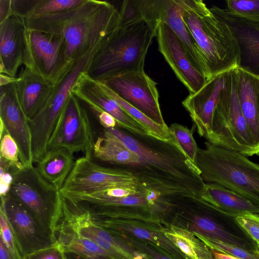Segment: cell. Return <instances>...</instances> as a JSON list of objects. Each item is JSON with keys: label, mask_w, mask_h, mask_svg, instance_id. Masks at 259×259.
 <instances>
[{"label": "cell", "mask_w": 259, "mask_h": 259, "mask_svg": "<svg viewBox=\"0 0 259 259\" xmlns=\"http://www.w3.org/2000/svg\"><path fill=\"white\" fill-rule=\"evenodd\" d=\"M105 129L139 156L138 163L123 167L135 175L144 189L155 192L170 203L184 197H201L205 183L171 134L170 140L164 141L150 136H132L118 127Z\"/></svg>", "instance_id": "cell-1"}, {"label": "cell", "mask_w": 259, "mask_h": 259, "mask_svg": "<svg viewBox=\"0 0 259 259\" xmlns=\"http://www.w3.org/2000/svg\"><path fill=\"white\" fill-rule=\"evenodd\" d=\"M29 30L62 36L68 60L74 63L106 40L119 27V11L107 1L83 0L71 9L22 18Z\"/></svg>", "instance_id": "cell-2"}, {"label": "cell", "mask_w": 259, "mask_h": 259, "mask_svg": "<svg viewBox=\"0 0 259 259\" xmlns=\"http://www.w3.org/2000/svg\"><path fill=\"white\" fill-rule=\"evenodd\" d=\"M182 18L193 36L207 79L239 66L240 51L229 27L201 0H178Z\"/></svg>", "instance_id": "cell-3"}, {"label": "cell", "mask_w": 259, "mask_h": 259, "mask_svg": "<svg viewBox=\"0 0 259 259\" xmlns=\"http://www.w3.org/2000/svg\"><path fill=\"white\" fill-rule=\"evenodd\" d=\"M157 32L141 20L120 25L103 43L88 70L94 79L144 70L149 48Z\"/></svg>", "instance_id": "cell-4"}, {"label": "cell", "mask_w": 259, "mask_h": 259, "mask_svg": "<svg viewBox=\"0 0 259 259\" xmlns=\"http://www.w3.org/2000/svg\"><path fill=\"white\" fill-rule=\"evenodd\" d=\"M195 164L203 181L228 189L259 208V164L210 142L198 148Z\"/></svg>", "instance_id": "cell-5"}, {"label": "cell", "mask_w": 259, "mask_h": 259, "mask_svg": "<svg viewBox=\"0 0 259 259\" xmlns=\"http://www.w3.org/2000/svg\"><path fill=\"white\" fill-rule=\"evenodd\" d=\"M236 68L231 70L226 85L220 95L207 141L246 156L259 155V147L253 138L240 105Z\"/></svg>", "instance_id": "cell-6"}, {"label": "cell", "mask_w": 259, "mask_h": 259, "mask_svg": "<svg viewBox=\"0 0 259 259\" xmlns=\"http://www.w3.org/2000/svg\"><path fill=\"white\" fill-rule=\"evenodd\" d=\"M104 42L79 58L64 78L56 85L45 105L32 119L30 126L33 160H41L48 151V143L57 122L70 100L71 90L79 75L88 71L95 55Z\"/></svg>", "instance_id": "cell-7"}, {"label": "cell", "mask_w": 259, "mask_h": 259, "mask_svg": "<svg viewBox=\"0 0 259 259\" xmlns=\"http://www.w3.org/2000/svg\"><path fill=\"white\" fill-rule=\"evenodd\" d=\"M24 45L25 67L54 86L64 78L75 62L68 60L62 36L25 27Z\"/></svg>", "instance_id": "cell-8"}, {"label": "cell", "mask_w": 259, "mask_h": 259, "mask_svg": "<svg viewBox=\"0 0 259 259\" xmlns=\"http://www.w3.org/2000/svg\"><path fill=\"white\" fill-rule=\"evenodd\" d=\"M130 10L135 18L145 20L156 32L160 23L168 25L181 40L193 65L207 79L204 63L182 18L178 0H133Z\"/></svg>", "instance_id": "cell-9"}, {"label": "cell", "mask_w": 259, "mask_h": 259, "mask_svg": "<svg viewBox=\"0 0 259 259\" xmlns=\"http://www.w3.org/2000/svg\"><path fill=\"white\" fill-rule=\"evenodd\" d=\"M131 185L140 184L130 170L100 165L93 160L92 154L87 153L75 160L60 192L64 196L90 194L115 186Z\"/></svg>", "instance_id": "cell-10"}, {"label": "cell", "mask_w": 259, "mask_h": 259, "mask_svg": "<svg viewBox=\"0 0 259 259\" xmlns=\"http://www.w3.org/2000/svg\"><path fill=\"white\" fill-rule=\"evenodd\" d=\"M9 193L33 214L46 231H50L60 191L46 181L36 167L33 165L19 170L14 175Z\"/></svg>", "instance_id": "cell-11"}, {"label": "cell", "mask_w": 259, "mask_h": 259, "mask_svg": "<svg viewBox=\"0 0 259 259\" xmlns=\"http://www.w3.org/2000/svg\"><path fill=\"white\" fill-rule=\"evenodd\" d=\"M98 81L156 123L168 127L161 114L157 83L144 70L122 73Z\"/></svg>", "instance_id": "cell-12"}, {"label": "cell", "mask_w": 259, "mask_h": 259, "mask_svg": "<svg viewBox=\"0 0 259 259\" xmlns=\"http://www.w3.org/2000/svg\"><path fill=\"white\" fill-rule=\"evenodd\" d=\"M94 143L88 109L71 93L49 140L48 150L64 147L73 153H92Z\"/></svg>", "instance_id": "cell-13"}, {"label": "cell", "mask_w": 259, "mask_h": 259, "mask_svg": "<svg viewBox=\"0 0 259 259\" xmlns=\"http://www.w3.org/2000/svg\"><path fill=\"white\" fill-rule=\"evenodd\" d=\"M0 121L18 147L20 161L23 167L33 166L28 119L18 101L13 82L1 86Z\"/></svg>", "instance_id": "cell-14"}, {"label": "cell", "mask_w": 259, "mask_h": 259, "mask_svg": "<svg viewBox=\"0 0 259 259\" xmlns=\"http://www.w3.org/2000/svg\"><path fill=\"white\" fill-rule=\"evenodd\" d=\"M158 50L190 94L198 92L207 79L189 59L179 37L166 24L160 23L156 36Z\"/></svg>", "instance_id": "cell-15"}, {"label": "cell", "mask_w": 259, "mask_h": 259, "mask_svg": "<svg viewBox=\"0 0 259 259\" xmlns=\"http://www.w3.org/2000/svg\"><path fill=\"white\" fill-rule=\"evenodd\" d=\"M2 206L26 254L52 245L51 235L33 214L9 193L1 196Z\"/></svg>", "instance_id": "cell-16"}, {"label": "cell", "mask_w": 259, "mask_h": 259, "mask_svg": "<svg viewBox=\"0 0 259 259\" xmlns=\"http://www.w3.org/2000/svg\"><path fill=\"white\" fill-rule=\"evenodd\" d=\"M232 70L207 79L205 84L198 92L190 94L182 102L183 106L196 126L198 134L206 140L210 133L214 108Z\"/></svg>", "instance_id": "cell-17"}, {"label": "cell", "mask_w": 259, "mask_h": 259, "mask_svg": "<svg viewBox=\"0 0 259 259\" xmlns=\"http://www.w3.org/2000/svg\"><path fill=\"white\" fill-rule=\"evenodd\" d=\"M209 9L229 27L235 38L240 51L239 67L259 76V24L236 17L215 5Z\"/></svg>", "instance_id": "cell-18"}, {"label": "cell", "mask_w": 259, "mask_h": 259, "mask_svg": "<svg viewBox=\"0 0 259 259\" xmlns=\"http://www.w3.org/2000/svg\"><path fill=\"white\" fill-rule=\"evenodd\" d=\"M71 91L81 94L111 115L116 120L117 127L133 134L151 136L147 128L106 94L87 71L79 75Z\"/></svg>", "instance_id": "cell-19"}, {"label": "cell", "mask_w": 259, "mask_h": 259, "mask_svg": "<svg viewBox=\"0 0 259 259\" xmlns=\"http://www.w3.org/2000/svg\"><path fill=\"white\" fill-rule=\"evenodd\" d=\"M24 29L22 19L14 14L0 22V73L17 77L23 64Z\"/></svg>", "instance_id": "cell-20"}, {"label": "cell", "mask_w": 259, "mask_h": 259, "mask_svg": "<svg viewBox=\"0 0 259 259\" xmlns=\"http://www.w3.org/2000/svg\"><path fill=\"white\" fill-rule=\"evenodd\" d=\"M17 77L13 86L20 105L30 120L45 105L55 86L25 67Z\"/></svg>", "instance_id": "cell-21"}, {"label": "cell", "mask_w": 259, "mask_h": 259, "mask_svg": "<svg viewBox=\"0 0 259 259\" xmlns=\"http://www.w3.org/2000/svg\"><path fill=\"white\" fill-rule=\"evenodd\" d=\"M240 105L256 145L259 147V76L239 67L235 70Z\"/></svg>", "instance_id": "cell-22"}, {"label": "cell", "mask_w": 259, "mask_h": 259, "mask_svg": "<svg viewBox=\"0 0 259 259\" xmlns=\"http://www.w3.org/2000/svg\"><path fill=\"white\" fill-rule=\"evenodd\" d=\"M201 199L224 214L235 218L247 213L259 215V208L237 193L218 184L205 183Z\"/></svg>", "instance_id": "cell-23"}, {"label": "cell", "mask_w": 259, "mask_h": 259, "mask_svg": "<svg viewBox=\"0 0 259 259\" xmlns=\"http://www.w3.org/2000/svg\"><path fill=\"white\" fill-rule=\"evenodd\" d=\"M92 157L122 167L133 166L138 163L140 159L136 153L105 128L103 135L94 143Z\"/></svg>", "instance_id": "cell-24"}, {"label": "cell", "mask_w": 259, "mask_h": 259, "mask_svg": "<svg viewBox=\"0 0 259 259\" xmlns=\"http://www.w3.org/2000/svg\"><path fill=\"white\" fill-rule=\"evenodd\" d=\"M73 153L64 147L48 150L36 168L46 181L60 191L74 165Z\"/></svg>", "instance_id": "cell-25"}, {"label": "cell", "mask_w": 259, "mask_h": 259, "mask_svg": "<svg viewBox=\"0 0 259 259\" xmlns=\"http://www.w3.org/2000/svg\"><path fill=\"white\" fill-rule=\"evenodd\" d=\"M192 197H190V201L194 212L190 213L191 221L190 227L194 233L244 248L249 249L255 248L249 247L248 243L244 239L230 233L210 217L202 213L196 212Z\"/></svg>", "instance_id": "cell-26"}, {"label": "cell", "mask_w": 259, "mask_h": 259, "mask_svg": "<svg viewBox=\"0 0 259 259\" xmlns=\"http://www.w3.org/2000/svg\"><path fill=\"white\" fill-rule=\"evenodd\" d=\"M83 0H12L13 13L22 18L54 14L71 9Z\"/></svg>", "instance_id": "cell-27"}, {"label": "cell", "mask_w": 259, "mask_h": 259, "mask_svg": "<svg viewBox=\"0 0 259 259\" xmlns=\"http://www.w3.org/2000/svg\"><path fill=\"white\" fill-rule=\"evenodd\" d=\"M164 234L190 259H214L208 247L195 234L171 226L164 231Z\"/></svg>", "instance_id": "cell-28"}, {"label": "cell", "mask_w": 259, "mask_h": 259, "mask_svg": "<svg viewBox=\"0 0 259 259\" xmlns=\"http://www.w3.org/2000/svg\"><path fill=\"white\" fill-rule=\"evenodd\" d=\"M97 81L101 88L106 94L118 103L134 118L147 128L151 136L164 141L170 140L171 137L168 127H165L156 123L141 111L118 96L105 84Z\"/></svg>", "instance_id": "cell-29"}, {"label": "cell", "mask_w": 259, "mask_h": 259, "mask_svg": "<svg viewBox=\"0 0 259 259\" xmlns=\"http://www.w3.org/2000/svg\"><path fill=\"white\" fill-rule=\"evenodd\" d=\"M1 240L12 259H26L25 253L4 208L0 207Z\"/></svg>", "instance_id": "cell-30"}, {"label": "cell", "mask_w": 259, "mask_h": 259, "mask_svg": "<svg viewBox=\"0 0 259 259\" xmlns=\"http://www.w3.org/2000/svg\"><path fill=\"white\" fill-rule=\"evenodd\" d=\"M194 233L211 250L242 259H259L258 247L254 249H246Z\"/></svg>", "instance_id": "cell-31"}, {"label": "cell", "mask_w": 259, "mask_h": 259, "mask_svg": "<svg viewBox=\"0 0 259 259\" xmlns=\"http://www.w3.org/2000/svg\"><path fill=\"white\" fill-rule=\"evenodd\" d=\"M169 132L183 151L188 159L195 164L199 147L193 138L191 130L177 123L168 127Z\"/></svg>", "instance_id": "cell-32"}, {"label": "cell", "mask_w": 259, "mask_h": 259, "mask_svg": "<svg viewBox=\"0 0 259 259\" xmlns=\"http://www.w3.org/2000/svg\"><path fill=\"white\" fill-rule=\"evenodd\" d=\"M226 10L231 14L259 24V0L227 1Z\"/></svg>", "instance_id": "cell-33"}, {"label": "cell", "mask_w": 259, "mask_h": 259, "mask_svg": "<svg viewBox=\"0 0 259 259\" xmlns=\"http://www.w3.org/2000/svg\"><path fill=\"white\" fill-rule=\"evenodd\" d=\"M0 157L13 164L22 166L20 161L18 147L5 128L1 134Z\"/></svg>", "instance_id": "cell-34"}, {"label": "cell", "mask_w": 259, "mask_h": 259, "mask_svg": "<svg viewBox=\"0 0 259 259\" xmlns=\"http://www.w3.org/2000/svg\"><path fill=\"white\" fill-rule=\"evenodd\" d=\"M234 218L259 248V215L247 213L237 215Z\"/></svg>", "instance_id": "cell-35"}, {"label": "cell", "mask_w": 259, "mask_h": 259, "mask_svg": "<svg viewBox=\"0 0 259 259\" xmlns=\"http://www.w3.org/2000/svg\"><path fill=\"white\" fill-rule=\"evenodd\" d=\"M26 259H66L65 253L55 244L26 255Z\"/></svg>", "instance_id": "cell-36"}, {"label": "cell", "mask_w": 259, "mask_h": 259, "mask_svg": "<svg viewBox=\"0 0 259 259\" xmlns=\"http://www.w3.org/2000/svg\"><path fill=\"white\" fill-rule=\"evenodd\" d=\"M127 231L131 232L137 237L148 240L154 242H158V239L156 236L149 231L141 228H127L126 229Z\"/></svg>", "instance_id": "cell-37"}, {"label": "cell", "mask_w": 259, "mask_h": 259, "mask_svg": "<svg viewBox=\"0 0 259 259\" xmlns=\"http://www.w3.org/2000/svg\"><path fill=\"white\" fill-rule=\"evenodd\" d=\"M13 14L12 0H0V22Z\"/></svg>", "instance_id": "cell-38"}, {"label": "cell", "mask_w": 259, "mask_h": 259, "mask_svg": "<svg viewBox=\"0 0 259 259\" xmlns=\"http://www.w3.org/2000/svg\"><path fill=\"white\" fill-rule=\"evenodd\" d=\"M18 80V78L11 77L4 74L1 73L0 75V85H6L15 82Z\"/></svg>", "instance_id": "cell-39"}, {"label": "cell", "mask_w": 259, "mask_h": 259, "mask_svg": "<svg viewBox=\"0 0 259 259\" xmlns=\"http://www.w3.org/2000/svg\"><path fill=\"white\" fill-rule=\"evenodd\" d=\"M211 251L214 259H242L230 255L221 253L211 249Z\"/></svg>", "instance_id": "cell-40"}, {"label": "cell", "mask_w": 259, "mask_h": 259, "mask_svg": "<svg viewBox=\"0 0 259 259\" xmlns=\"http://www.w3.org/2000/svg\"><path fill=\"white\" fill-rule=\"evenodd\" d=\"M0 259H12L3 242L0 241Z\"/></svg>", "instance_id": "cell-41"}, {"label": "cell", "mask_w": 259, "mask_h": 259, "mask_svg": "<svg viewBox=\"0 0 259 259\" xmlns=\"http://www.w3.org/2000/svg\"><path fill=\"white\" fill-rule=\"evenodd\" d=\"M65 254L66 259H104L100 257H87L73 253H65Z\"/></svg>", "instance_id": "cell-42"}, {"label": "cell", "mask_w": 259, "mask_h": 259, "mask_svg": "<svg viewBox=\"0 0 259 259\" xmlns=\"http://www.w3.org/2000/svg\"><path fill=\"white\" fill-rule=\"evenodd\" d=\"M148 252L150 256H151L152 259H170L169 257L160 255L153 250H149Z\"/></svg>", "instance_id": "cell-43"}, {"label": "cell", "mask_w": 259, "mask_h": 259, "mask_svg": "<svg viewBox=\"0 0 259 259\" xmlns=\"http://www.w3.org/2000/svg\"></svg>", "instance_id": "cell-44"}]
</instances>
